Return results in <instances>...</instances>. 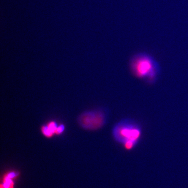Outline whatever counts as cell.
Wrapping results in <instances>:
<instances>
[{"label": "cell", "instance_id": "cell-5", "mask_svg": "<svg viewBox=\"0 0 188 188\" xmlns=\"http://www.w3.org/2000/svg\"><path fill=\"white\" fill-rule=\"evenodd\" d=\"M48 127L50 129V130L52 131L53 133H56V129L58 128V125L56 124V123L55 122H53L51 121L48 124Z\"/></svg>", "mask_w": 188, "mask_h": 188}, {"label": "cell", "instance_id": "cell-4", "mask_svg": "<svg viewBox=\"0 0 188 188\" xmlns=\"http://www.w3.org/2000/svg\"><path fill=\"white\" fill-rule=\"evenodd\" d=\"M42 132L43 133V135H45L46 137L50 138L52 136V135L54 134L53 132L50 130L49 128L48 127V125L46 126H43L42 128Z\"/></svg>", "mask_w": 188, "mask_h": 188}, {"label": "cell", "instance_id": "cell-2", "mask_svg": "<svg viewBox=\"0 0 188 188\" xmlns=\"http://www.w3.org/2000/svg\"><path fill=\"white\" fill-rule=\"evenodd\" d=\"M113 135L118 143L127 150H132L138 145L142 136L140 124L131 119L122 120L115 125Z\"/></svg>", "mask_w": 188, "mask_h": 188}, {"label": "cell", "instance_id": "cell-3", "mask_svg": "<svg viewBox=\"0 0 188 188\" xmlns=\"http://www.w3.org/2000/svg\"><path fill=\"white\" fill-rule=\"evenodd\" d=\"M106 116L102 112H88L83 113L79 119L81 126L87 129H97L106 122Z\"/></svg>", "mask_w": 188, "mask_h": 188}, {"label": "cell", "instance_id": "cell-6", "mask_svg": "<svg viewBox=\"0 0 188 188\" xmlns=\"http://www.w3.org/2000/svg\"><path fill=\"white\" fill-rule=\"evenodd\" d=\"M64 126L63 124H61V125H60L58 127L55 133L56 134H61L64 131Z\"/></svg>", "mask_w": 188, "mask_h": 188}, {"label": "cell", "instance_id": "cell-1", "mask_svg": "<svg viewBox=\"0 0 188 188\" xmlns=\"http://www.w3.org/2000/svg\"><path fill=\"white\" fill-rule=\"evenodd\" d=\"M129 67L132 74L147 84H153L160 74L159 64L153 56L146 52H138L130 58Z\"/></svg>", "mask_w": 188, "mask_h": 188}]
</instances>
